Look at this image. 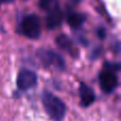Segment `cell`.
I'll return each mask as SVG.
<instances>
[{"instance_id": "obj_1", "label": "cell", "mask_w": 121, "mask_h": 121, "mask_svg": "<svg viewBox=\"0 0 121 121\" xmlns=\"http://www.w3.org/2000/svg\"><path fill=\"white\" fill-rule=\"evenodd\" d=\"M42 103L47 115L53 121H62L66 114V105L52 92L45 90L42 94Z\"/></svg>"}, {"instance_id": "obj_2", "label": "cell", "mask_w": 121, "mask_h": 121, "mask_svg": "<svg viewBox=\"0 0 121 121\" xmlns=\"http://www.w3.org/2000/svg\"><path fill=\"white\" fill-rule=\"evenodd\" d=\"M120 69L119 64L106 63L99 73V83L103 92L112 94L118 86L117 71Z\"/></svg>"}, {"instance_id": "obj_3", "label": "cell", "mask_w": 121, "mask_h": 121, "mask_svg": "<svg viewBox=\"0 0 121 121\" xmlns=\"http://www.w3.org/2000/svg\"><path fill=\"white\" fill-rule=\"evenodd\" d=\"M20 33L31 39L39 37L42 33V25L37 15L30 14L23 17L20 22Z\"/></svg>"}, {"instance_id": "obj_4", "label": "cell", "mask_w": 121, "mask_h": 121, "mask_svg": "<svg viewBox=\"0 0 121 121\" xmlns=\"http://www.w3.org/2000/svg\"><path fill=\"white\" fill-rule=\"evenodd\" d=\"M37 56L45 67H54L57 70L65 69V60L57 52L49 49H39L37 51Z\"/></svg>"}, {"instance_id": "obj_5", "label": "cell", "mask_w": 121, "mask_h": 121, "mask_svg": "<svg viewBox=\"0 0 121 121\" xmlns=\"http://www.w3.org/2000/svg\"><path fill=\"white\" fill-rule=\"evenodd\" d=\"M37 85V75L34 71L27 68H22L19 70L17 75V87L18 89L29 90Z\"/></svg>"}, {"instance_id": "obj_6", "label": "cell", "mask_w": 121, "mask_h": 121, "mask_svg": "<svg viewBox=\"0 0 121 121\" xmlns=\"http://www.w3.org/2000/svg\"><path fill=\"white\" fill-rule=\"evenodd\" d=\"M55 43H56V46L59 47L60 50H63V51H65V52H67L68 54L72 55L73 57L79 56V54H80L79 51L75 48L73 42L67 35H64V34L59 35L56 37V39H55Z\"/></svg>"}, {"instance_id": "obj_7", "label": "cell", "mask_w": 121, "mask_h": 121, "mask_svg": "<svg viewBox=\"0 0 121 121\" xmlns=\"http://www.w3.org/2000/svg\"><path fill=\"white\" fill-rule=\"evenodd\" d=\"M63 21V12L59 8V5L53 6L48 12L46 17V26L48 29H55L62 23Z\"/></svg>"}, {"instance_id": "obj_8", "label": "cell", "mask_w": 121, "mask_h": 121, "mask_svg": "<svg viewBox=\"0 0 121 121\" xmlns=\"http://www.w3.org/2000/svg\"><path fill=\"white\" fill-rule=\"evenodd\" d=\"M80 101H81V105L83 107H88L95 102L96 100V95H95L94 90L91 87L86 85L85 83H81L80 85Z\"/></svg>"}, {"instance_id": "obj_9", "label": "cell", "mask_w": 121, "mask_h": 121, "mask_svg": "<svg viewBox=\"0 0 121 121\" xmlns=\"http://www.w3.org/2000/svg\"><path fill=\"white\" fill-rule=\"evenodd\" d=\"M86 20V15L77 12H69L67 15V22L73 29H78Z\"/></svg>"}, {"instance_id": "obj_10", "label": "cell", "mask_w": 121, "mask_h": 121, "mask_svg": "<svg viewBox=\"0 0 121 121\" xmlns=\"http://www.w3.org/2000/svg\"><path fill=\"white\" fill-rule=\"evenodd\" d=\"M39 5L43 10H50L56 5V0H39Z\"/></svg>"}, {"instance_id": "obj_11", "label": "cell", "mask_w": 121, "mask_h": 121, "mask_svg": "<svg viewBox=\"0 0 121 121\" xmlns=\"http://www.w3.org/2000/svg\"><path fill=\"white\" fill-rule=\"evenodd\" d=\"M97 35L99 36V38L104 39L105 36H106V31H105L104 28L103 27H98V29H97Z\"/></svg>"}, {"instance_id": "obj_12", "label": "cell", "mask_w": 121, "mask_h": 121, "mask_svg": "<svg viewBox=\"0 0 121 121\" xmlns=\"http://www.w3.org/2000/svg\"><path fill=\"white\" fill-rule=\"evenodd\" d=\"M14 0H0V2L2 3H10V2H13Z\"/></svg>"}]
</instances>
